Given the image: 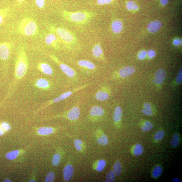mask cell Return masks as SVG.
Returning a JSON list of instances; mask_svg holds the SVG:
<instances>
[{
    "label": "cell",
    "instance_id": "cell-1",
    "mask_svg": "<svg viewBox=\"0 0 182 182\" xmlns=\"http://www.w3.org/2000/svg\"><path fill=\"white\" fill-rule=\"evenodd\" d=\"M61 14L64 19L68 22L80 25L89 22L96 15L94 12L86 10L71 12L64 10Z\"/></svg>",
    "mask_w": 182,
    "mask_h": 182
},
{
    "label": "cell",
    "instance_id": "cell-2",
    "mask_svg": "<svg viewBox=\"0 0 182 182\" xmlns=\"http://www.w3.org/2000/svg\"><path fill=\"white\" fill-rule=\"evenodd\" d=\"M49 29L51 32L59 37L68 49L72 50L78 45V41L76 35L68 29L53 26H51Z\"/></svg>",
    "mask_w": 182,
    "mask_h": 182
},
{
    "label": "cell",
    "instance_id": "cell-3",
    "mask_svg": "<svg viewBox=\"0 0 182 182\" xmlns=\"http://www.w3.org/2000/svg\"><path fill=\"white\" fill-rule=\"evenodd\" d=\"M20 33L27 36H34L37 33V26L35 21L29 18H26L20 21L18 26Z\"/></svg>",
    "mask_w": 182,
    "mask_h": 182
},
{
    "label": "cell",
    "instance_id": "cell-4",
    "mask_svg": "<svg viewBox=\"0 0 182 182\" xmlns=\"http://www.w3.org/2000/svg\"><path fill=\"white\" fill-rule=\"evenodd\" d=\"M28 62L26 53L22 51L19 53L16 64L15 76L20 79L25 75L27 69Z\"/></svg>",
    "mask_w": 182,
    "mask_h": 182
},
{
    "label": "cell",
    "instance_id": "cell-5",
    "mask_svg": "<svg viewBox=\"0 0 182 182\" xmlns=\"http://www.w3.org/2000/svg\"><path fill=\"white\" fill-rule=\"evenodd\" d=\"M50 57L59 66L61 70L67 76L72 79L75 78L77 77V74L76 71L73 68L61 62L54 55H51Z\"/></svg>",
    "mask_w": 182,
    "mask_h": 182
},
{
    "label": "cell",
    "instance_id": "cell-6",
    "mask_svg": "<svg viewBox=\"0 0 182 182\" xmlns=\"http://www.w3.org/2000/svg\"><path fill=\"white\" fill-rule=\"evenodd\" d=\"M88 84H86L82 86L74 88V89L72 90H71L67 91L66 92H64L62 94L58 96V97L54 98V99L48 103L43 108H44L45 107H46L49 106L51 104L57 103L60 101H62L66 99V98L70 97L74 93L78 92V91L81 90L88 86Z\"/></svg>",
    "mask_w": 182,
    "mask_h": 182
},
{
    "label": "cell",
    "instance_id": "cell-7",
    "mask_svg": "<svg viewBox=\"0 0 182 182\" xmlns=\"http://www.w3.org/2000/svg\"><path fill=\"white\" fill-rule=\"evenodd\" d=\"M110 95V92L109 88L105 86H103L95 93V98L98 101H104L108 99Z\"/></svg>",
    "mask_w": 182,
    "mask_h": 182
},
{
    "label": "cell",
    "instance_id": "cell-8",
    "mask_svg": "<svg viewBox=\"0 0 182 182\" xmlns=\"http://www.w3.org/2000/svg\"><path fill=\"white\" fill-rule=\"evenodd\" d=\"M45 41L46 44L55 49H58L60 48L58 37L55 34L52 32L48 34L45 37Z\"/></svg>",
    "mask_w": 182,
    "mask_h": 182
},
{
    "label": "cell",
    "instance_id": "cell-9",
    "mask_svg": "<svg viewBox=\"0 0 182 182\" xmlns=\"http://www.w3.org/2000/svg\"><path fill=\"white\" fill-rule=\"evenodd\" d=\"M135 72V69L133 67L128 66L124 67L116 72L114 75V77L127 78L132 75Z\"/></svg>",
    "mask_w": 182,
    "mask_h": 182
},
{
    "label": "cell",
    "instance_id": "cell-10",
    "mask_svg": "<svg viewBox=\"0 0 182 182\" xmlns=\"http://www.w3.org/2000/svg\"><path fill=\"white\" fill-rule=\"evenodd\" d=\"M92 53L93 57L98 60H105L102 48L100 42L96 43L93 46Z\"/></svg>",
    "mask_w": 182,
    "mask_h": 182
},
{
    "label": "cell",
    "instance_id": "cell-11",
    "mask_svg": "<svg viewBox=\"0 0 182 182\" xmlns=\"http://www.w3.org/2000/svg\"><path fill=\"white\" fill-rule=\"evenodd\" d=\"M76 63L80 68L88 71H95L96 69L95 64L87 60H80L76 61Z\"/></svg>",
    "mask_w": 182,
    "mask_h": 182
},
{
    "label": "cell",
    "instance_id": "cell-12",
    "mask_svg": "<svg viewBox=\"0 0 182 182\" xmlns=\"http://www.w3.org/2000/svg\"><path fill=\"white\" fill-rule=\"evenodd\" d=\"M166 77V73L165 69H159L154 74L155 83L157 85H162L164 82Z\"/></svg>",
    "mask_w": 182,
    "mask_h": 182
},
{
    "label": "cell",
    "instance_id": "cell-13",
    "mask_svg": "<svg viewBox=\"0 0 182 182\" xmlns=\"http://www.w3.org/2000/svg\"><path fill=\"white\" fill-rule=\"evenodd\" d=\"M80 109L78 107L75 106L69 111L63 117L69 120H75L79 118L80 115Z\"/></svg>",
    "mask_w": 182,
    "mask_h": 182
},
{
    "label": "cell",
    "instance_id": "cell-14",
    "mask_svg": "<svg viewBox=\"0 0 182 182\" xmlns=\"http://www.w3.org/2000/svg\"><path fill=\"white\" fill-rule=\"evenodd\" d=\"M10 45L7 43L0 44V57L4 60L9 58L10 53Z\"/></svg>",
    "mask_w": 182,
    "mask_h": 182
},
{
    "label": "cell",
    "instance_id": "cell-15",
    "mask_svg": "<svg viewBox=\"0 0 182 182\" xmlns=\"http://www.w3.org/2000/svg\"><path fill=\"white\" fill-rule=\"evenodd\" d=\"M104 113L103 109L98 106H93L90 110V116L93 119L102 116Z\"/></svg>",
    "mask_w": 182,
    "mask_h": 182
},
{
    "label": "cell",
    "instance_id": "cell-16",
    "mask_svg": "<svg viewBox=\"0 0 182 182\" xmlns=\"http://www.w3.org/2000/svg\"><path fill=\"white\" fill-rule=\"evenodd\" d=\"M74 168L71 164L66 166L63 170V176L64 180L66 181H70L73 176Z\"/></svg>",
    "mask_w": 182,
    "mask_h": 182
},
{
    "label": "cell",
    "instance_id": "cell-17",
    "mask_svg": "<svg viewBox=\"0 0 182 182\" xmlns=\"http://www.w3.org/2000/svg\"><path fill=\"white\" fill-rule=\"evenodd\" d=\"M162 23L159 20L152 21L148 26V31L151 33H155L158 31L161 28Z\"/></svg>",
    "mask_w": 182,
    "mask_h": 182
},
{
    "label": "cell",
    "instance_id": "cell-18",
    "mask_svg": "<svg viewBox=\"0 0 182 182\" xmlns=\"http://www.w3.org/2000/svg\"><path fill=\"white\" fill-rule=\"evenodd\" d=\"M111 29L115 34L121 33L123 29V25L122 21L119 20H116L113 21L111 25Z\"/></svg>",
    "mask_w": 182,
    "mask_h": 182
},
{
    "label": "cell",
    "instance_id": "cell-19",
    "mask_svg": "<svg viewBox=\"0 0 182 182\" xmlns=\"http://www.w3.org/2000/svg\"><path fill=\"white\" fill-rule=\"evenodd\" d=\"M54 129L50 127H44L39 128L37 132L40 135L45 136L51 134L54 132Z\"/></svg>",
    "mask_w": 182,
    "mask_h": 182
},
{
    "label": "cell",
    "instance_id": "cell-20",
    "mask_svg": "<svg viewBox=\"0 0 182 182\" xmlns=\"http://www.w3.org/2000/svg\"><path fill=\"white\" fill-rule=\"evenodd\" d=\"M40 68L43 73L46 75H50L52 74V69L48 64L45 63H41L40 65Z\"/></svg>",
    "mask_w": 182,
    "mask_h": 182
},
{
    "label": "cell",
    "instance_id": "cell-21",
    "mask_svg": "<svg viewBox=\"0 0 182 182\" xmlns=\"http://www.w3.org/2000/svg\"><path fill=\"white\" fill-rule=\"evenodd\" d=\"M122 117V110L120 107L118 106L115 109L113 119L114 121L116 123L119 122L121 120Z\"/></svg>",
    "mask_w": 182,
    "mask_h": 182
},
{
    "label": "cell",
    "instance_id": "cell-22",
    "mask_svg": "<svg viewBox=\"0 0 182 182\" xmlns=\"http://www.w3.org/2000/svg\"><path fill=\"white\" fill-rule=\"evenodd\" d=\"M20 152V150H15L8 152L5 155V157L8 160H14L17 158Z\"/></svg>",
    "mask_w": 182,
    "mask_h": 182
},
{
    "label": "cell",
    "instance_id": "cell-23",
    "mask_svg": "<svg viewBox=\"0 0 182 182\" xmlns=\"http://www.w3.org/2000/svg\"><path fill=\"white\" fill-rule=\"evenodd\" d=\"M142 113L148 116H151L153 114L152 107L150 104L146 102L144 104L143 109L142 110Z\"/></svg>",
    "mask_w": 182,
    "mask_h": 182
},
{
    "label": "cell",
    "instance_id": "cell-24",
    "mask_svg": "<svg viewBox=\"0 0 182 182\" xmlns=\"http://www.w3.org/2000/svg\"><path fill=\"white\" fill-rule=\"evenodd\" d=\"M37 86L41 88H48L50 86L48 80L44 79H40L37 82Z\"/></svg>",
    "mask_w": 182,
    "mask_h": 182
},
{
    "label": "cell",
    "instance_id": "cell-25",
    "mask_svg": "<svg viewBox=\"0 0 182 182\" xmlns=\"http://www.w3.org/2000/svg\"><path fill=\"white\" fill-rule=\"evenodd\" d=\"M144 149L142 145L141 144L137 143L136 144L133 150L134 154L136 156H140L143 152Z\"/></svg>",
    "mask_w": 182,
    "mask_h": 182
},
{
    "label": "cell",
    "instance_id": "cell-26",
    "mask_svg": "<svg viewBox=\"0 0 182 182\" xmlns=\"http://www.w3.org/2000/svg\"><path fill=\"white\" fill-rule=\"evenodd\" d=\"M162 171V167L160 166H157L155 167L152 171V176L154 178H157L161 175Z\"/></svg>",
    "mask_w": 182,
    "mask_h": 182
},
{
    "label": "cell",
    "instance_id": "cell-27",
    "mask_svg": "<svg viewBox=\"0 0 182 182\" xmlns=\"http://www.w3.org/2000/svg\"><path fill=\"white\" fill-rule=\"evenodd\" d=\"M97 142L100 145H105L108 143V139L105 135L103 134L97 139Z\"/></svg>",
    "mask_w": 182,
    "mask_h": 182
},
{
    "label": "cell",
    "instance_id": "cell-28",
    "mask_svg": "<svg viewBox=\"0 0 182 182\" xmlns=\"http://www.w3.org/2000/svg\"><path fill=\"white\" fill-rule=\"evenodd\" d=\"M114 171L117 176H119L122 172V166L121 164L118 161L114 165Z\"/></svg>",
    "mask_w": 182,
    "mask_h": 182
},
{
    "label": "cell",
    "instance_id": "cell-29",
    "mask_svg": "<svg viewBox=\"0 0 182 182\" xmlns=\"http://www.w3.org/2000/svg\"><path fill=\"white\" fill-rule=\"evenodd\" d=\"M154 125L151 122L146 121L142 126V131L143 132H146L151 130L153 128Z\"/></svg>",
    "mask_w": 182,
    "mask_h": 182
},
{
    "label": "cell",
    "instance_id": "cell-30",
    "mask_svg": "<svg viewBox=\"0 0 182 182\" xmlns=\"http://www.w3.org/2000/svg\"><path fill=\"white\" fill-rule=\"evenodd\" d=\"M106 165V162L105 160L101 159L98 162L96 168V170L98 172H101L105 168Z\"/></svg>",
    "mask_w": 182,
    "mask_h": 182
},
{
    "label": "cell",
    "instance_id": "cell-31",
    "mask_svg": "<svg viewBox=\"0 0 182 182\" xmlns=\"http://www.w3.org/2000/svg\"><path fill=\"white\" fill-rule=\"evenodd\" d=\"M116 179V174L114 171L111 170L107 175L106 178V182H114Z\"/></svg>",
    "mask_w": 182,
    "mask_h": 182
},
{
    "label": "cell",
    "instance_id": "cell-32",
    "mask_svg": "<svg viewBox=\"0 0 182 182\" xmlns=\"http://www.w3.org/2000/svg\"><path fill=\"white\" fill-rule=\"evenodd\" d=\"M127 8L130 10H136L139 9L138 6L135 2L133 1H130L127 2L126 5Z\"/></svg>",
    "mask_w": 182,
    "mask_h": 182
},
{
    "label": "cell",
    "instance_id": "cell-33",
    "mask_svg": "<svg viewBox=\"0 0 182 182\" xmlns=\"http://www.w3.org/2000/svg\"><path fill=\"white\" fill-rule=\"evenodd\" d=\"M60 155L57 153L55 154L53 157L52 161V165L54 166H57L60 164Z\"/></svg>",
    "mask_w": 182,
    "mask_h": 182
},
{
    "label": "cell",
    "instance_id": "cell-34",
    "mask_svg": "<svg viewBox=\"0 0 182 182\" xmlns=\"http://www.w3.org/2000/svg\"><path fill=\"white\" fill-rule=\"evenodd\" d=\"M179 137L178 134H175L173 136L171 142V145L173 148H176L178 145Z\"/></svg>",
    "mask_w": 182,
    "mask_h": 182
},
{
    "label": "cell",
    "instance_id": "cell-35",
    "mask_svg": "<svg viewBox=\"0 0 182 182\" xmlns=\"http://www.w3.org/2000/svg\"><path fill=\"white\" fill-rule=\"evenodd\" d=\"M55 175L54 172L51 171L47 174L46 177L45 181L46 182H52L54 181Z\"/></svg>",
    "mask_w": 182,
    "mask_h": 182
},
{
    "label": "cell",
    "instance_id": "cell-36",
    "mask_svg": "<svg viewBox=\"0 0 182 182\" xmlns=\"http://www.w3.org/2000/svg\"><path fill=\"white\" fill-rule=\"evenodd\" d=\"M165 135L164 131H158L154 135L155 139L157 141L161 140L164 137Z\"/></svg>",
    "mask_w": 182,
    "mask_h": 182
},
{
    "label": "cell",
    "instance_id": "cell-37",
    "mask_svg": "<svg viewBox=\"0 0 182 182\" xmlns=\"http://www.w3.org/2000/svg\"><path fill=\"white\" fill-rule=\"evenodd\" d=\"M82 144V142L81 140L78 139L75 140V146L78 151H81Z\"/></svg>",
    "mask_w": 182,
    "mask_h": 182
},
{
    "label": "cell",
    "instance_id": "cell-38",
    "mask_svg": "<svg viewBox=\"0 0 182 182\" xmlns=\"http://www.w3.org/2000/svg\"><path fill=\"white\" fill-rule=\"evenodd\" d=\"M113 0H97V4L99 6L108 4L111 3Z\"/></svg>",
    "mask_w": 182,
    "mask_h": 182
},
{
    "label": "cell",
    "instance_id": "cell-39",
    "mask_svg": "<svg viewBox=\"0 0 182 182\" xmlns=\"http://www.w3.org/2000/svg\"><path fill=\"white\" fill-rule=\"evenodd\" d=\"M182 70L181 68L179 70L177 76L176 78V84H180L182 83Z\"/></svg>",
    "mask_w": 182,
    "mask_h": 182
},
{
    "label": "cell",
    "instance_id": "cell-40",
    "mask_svg": "<svg viewBox=\"0 0 182 182\" xmlns=\"http://www.w3.org/2000/svg\"><path fill=\"white\" fill-rule=\"evenodd\" d=\"M147 55V52L145 50L141 51L138 53V57L140 60H143L145 58Z\"/></svg>",
    "mask_w": 182,
    "mask_h": 182
},
{
    "label": "cell",
    "instance_id": "cell-41",
    "mask_svg": "<svg viewBox=\"0 0 182 182\" xmlns=\"http://www.w3.org/2000/svg\"><path fill=\"white\" fill-rule=\"evenodd\" d=\"M36 3L37 7L42 8L44 6L45 0H36Z\"/></svg>",
    "mask_w": 182,
    "mask_h": 182
},
{
    "label": "cell",
    "instance_id": "cell-42",
    "mask_svg": "<svg viewBox=\"0 0 182 182\" xmlns=\"http://www.w3.org/2000/svg\"><path fill=\"white\" fill-rule=\"evenodd\" d=\"M1 126L2 128L6 131L9 130L10 128L9 125L6 122H2L1 124Z\"/></svg>",
    "mask_w": 182,
    "mask_h": 182
},
{
    "label": "cell",
    "instance_id": "cell-43",
    "mask_svg": "<svg viewBox=\"0 0 182 182\" xmlns=\"http://www.w3.org/2000/svg\"><path fill=\"white\" fill-rule=\"evenodd\" d=\"M148 57L151 58H153L156 56V53L154 51L152 50H150L148 52Z\"/></svg>",
    "mask_w": 182,
    "mask_h": 182
},
{
    "label": "cell",
    "instance_id": "cell-44",
    "mask_svg": "<svg viewBox=\"0 0 182 182\" xmlns=\"http://www.w3.org/2000/svg\"><path fill=\"white\" fill-rule=\"evenodd\" d=\"M173 43L175 45H178L181 43V40L179 39H175L173 41Z\"/></svg>",
    "mask_w": 182,
    "mask_h": 182
},
{
    "label": "cell",
    "instance_id": "cell-45",
    "mask_svg": "<svg viewBox=\"0 0 182 182\" xmlns=\"http://www.w3.org/2000/svg\"><path fill=\"white\" fill-rule=\"evenodd\" d=\"M169 0H160V3L163 6H165L166 5Z\"/></svg>",
    "mask_w": 182,
    "mask_h": 182
},
{
    "label": "cell",
    "instance_id": "cell-46",
    "mask_svg": "<svg viewBox=\"0 0 182 182\" xmlns=\"http://www.w3.org/2000/svg\"><path fill=\"white\" fill-rule=\"evenodd\" d=\"M181 181L180 179L177 178H174L172 181V182H180Z\"/></svg>",
    "mask_w": 182,
    "mask_h": 182
},
{
    "label": "cell",
    "instance_id": "cell-47",
    "mask_svg": "<svg viewBox=\"0 0 182 182\" xmlns=\"http://www.w3.org/2000/svg\"><path fill=\"white\" fill-rule=\"evenodd\" d=\"M3 17L2 16V15L0 14V25L3 22Z\"/></svg>",
    "mask_w": 182,
    "mask_h": 182
},
{
    "label": "cell",
    "instance_id": "cell-48",
    "mask_svg": "<svg viewBox=\"0 0 182 182\" xmlns=\"http://www.w3.org/2000/svg\"><path fill=\"white\" fill-rule=\"evenodd\" d=\"M4 132L3 130L0 128V136H2L4 134Z\"/></svg>",
    "mask_w": 182,
    "mask_h": 182
},
{
    "label": "cell",
    "instance_id": "cell-49",
    "mask_svg": "<svg viewBox=\"0 0 182 182\" xmlns=\"http://www.w3.org/2000/svg\"><path fill=\"white\" fill-rule=\"evenodd\" d=\"M4 182H12V181H11V180H10V179L8 178H6L4 179Z\"/></svg>",
    "mask_w": 182,
    "mask_h": 182
},
{
    "label": "cell",
    "instance_id": "cell-50",
    "mask_svg": "<svg viewBox=\"0 0 182 182\" xmlns=\"http://www.w3.org/2000/svg\"><path fill=\"white\" fill-rule=\"evenodd\" d=\"M29 182H35L34 180L33 179H31L30 181H29Z\"/></svg>",
    "mask_w": 182,
    "mask_h": 182
},
{
    "label": "cell",
    "instance_id": "cell-51",
    "mask_svg": "<svg viewBox=\"0 0 182 182\" xmlns=\"http://www.w3.org/2000/svg\"><path fill=\"white\" fill-rule=\"evenodd\" d=\"M18 1H23V0H18Z\"/></svg>",
    "mask_w": 182,
    "mask_h": 182
}]
</instances>
